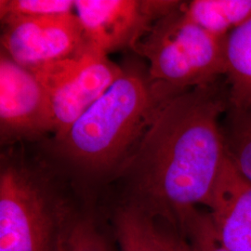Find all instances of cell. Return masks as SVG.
<instances>
[{"instance_id": "obj_14", "label": "cell", "mask_w": 251, "mask_h": 251, "mask_svg": "<svg viewBox=\"0 0 251 251\" xmlns=\"http://www.w3.org/2000/svg\"><path fill=\"white\" fill-rule=\"evenodd\" d=\"M59 251H114L95 219L78 213L70 225Z\"/></svg>"}, {"instance_id": "obj_2", "label": "cell", "mask_w": 251, "mask_h": 251, "mask_svg": "<svg viewBox=\"0 0 251 251\" xmlns=\"http://www.w3.org/2000/svg\"><path fill=\"white\" fill-rule=\"evenodd\" d=\"M122 67L114 84L64 134L37 144L55 170L92 182L117 179L157 110L182 93L153 80L141 60Z\"/></svg>"}, {"instance_id": "obj_4", "label": "cell", "mask_w": 251, "mask_h": 251, "mask_svg": "<svg viewBox=\"0 0 251 251\" xmlns=\"http://www.w3.org/2000/svg\"><path fill=\"white\" fill-rule=\"evenodd\" d=\"M180 2L153 25L134 52L145 59L153 80L184 92L225 76L227 37L194 24L180 9Z\"/></svg>"}, {"instance_id": "obj_12", "label": "cell", "mask_w": 251, "mask_h": 251, "mask_svg": "<svg viewBox=\"0 0 251 251\" xmlns=\"http://www.w3.org/2000/svg\"><path fill=\"white\" fill-rule=\"evenodd\" d=\"M114 230L121 251H162L153 218L141 206L122 202L114 214Z\"/></svg>"}, {"instance_id": "obj_3", "label": "cell", "mask_w": 251, "mask_h": 251, "mask_svg": "<svg viewBox=\"0 0 251 251\" xmlns=\"http://www.w3.org/2000/svg\"><path fill=\"white\" fill-rule=\"evenodd\" d=\"M25 144L0 157V251H59L78 214L60 184V172Z\"/></svg>"}, {"instance_id": "obj_5", "label": "cell", "mask_w": 251, "mask_h": 251, "mask_svg": "<svg viewBox=\"0 0 251 251\" xmlns=\"http://www.w3.org/2000/svg\"><path fill=\"white\" fill-rule=\"evenodd\" d=\"M122 70V65L90 43L70 58L31 69L50 106L54 124L51 137L64 134L114 84Z\"/></svg>"}, {"instance_id": "obj_9", "label": "cell", "mask_w": 251, "mask_h": 251, "mask_svg": "<svg viewBox=\"0 0 251 251\" xmlns=\"http://www.w3.org/2000/svg\"><path fill=\"white\" fill-rule=\"evenodd\" d=\"M208 213L216 236L230 251H251V182L226 157Z\"/></svg>"}, {"instance_id": "obj_15", "label": "cell", "mask_w": 251, "mask_h": 251, "mask_svg": "<svg viewBox=\"0 0 251 251\" xmlns=\"http://www.w3.org/2000/svg\"><path fill=\"white\" fill-rule=\"evenodd\" d=\"M75 11L72 0H0V19L42 17Z\"/></svg>"}, {"instance_id": "obj_8", "label": "cell", "mask_w": 251, "mask_h": 251, "mask_svg": "<svg viewBox=\"0 0 251 251\" xmlns=\"http://www.w3.org/2000/svg\"><path fill=\"white\" fill-rule=\"evenodd\" d=\"M1 50L27 69L80 52L89 41L75 12L1 20Z\"/></svg>"}, {"instance_id": "obj_16", "label": "cell", "mask_w": 251, "mask_h": 251, "mask_svg": "<svg viewBox=\"0 0 251 251\" xmlns=\"http://www.w3.org/2000/svg\"><path fill=\"white\" fill-rule=\"evenodd\" d=\"M152 218L156 239L162 251H192L186 238L175 225L161 218Z\"/></svg>"}, {"instance_id": "obj_13", "label": "cell", "mask_w": 251, "mask_h": 251, "mask_svg": "<svg viewBox=\"0 0 251 251\" xmlns=\"http://www.w3.org/2000/svg\"><path fill=\"white\" fill-rule=\"evenodd\" d=\"M222 124L228 158L251 182V105H230Z\"/></svg>"}, {"instance_id": "obj_11", "label": "cell", "mask_w": 251, "mask_h": 251, "mask_svg": "<svg viewBox=\"0 0 251 251\" xmlns=\"http://www.w3.org/2000/svg\"><path fill=\"white\" fill-rule=\"evenodd\" d=\"M225 59L230 105H251V19L227 36Z\"/></svg>"}, {"instance_id": "obj_6", "label": "cell", "mask_w": 251, "mask_h": 251, "mask_svg": "<svg viewBox=\"0 0 251 251\" xmlns=\"http://www.w3.org/2000/svg\"><path fill=\"white\" fill-rule=\"evenodd\" d=\"M54 133L42 85L31 70L0 52V144L4 148L39 144Z\"/></svg>"}, {"instance_id": "obj_10", "label": "cell", "mask_w": 251, "mask_h": 251, "mask_svg": "<svg viewBox=\"0 0 251 251\" xmlns=\"http://www.w3.org/2000/svg\"><path fill=\"white\" fill-rule=\"evenodd\" d=\"M179 7L194 24L219 37H227L251 19V0L181 1Z\"/></svg>"}, {"instance_id": "obj_7", "label": "cell", "mask_w": 251, "mask_h": 251, "mask_svg": "<svg viewBox=\"0 0 251 251\" xmlns=\"http://www.w3.org/2000/svg\"><path fill=\"white\" fill-rule=\"evenodd\" d=\"M175 0H76L75 11L91 45L109 55L130 50L179 6Z\"/></svg>"}, {"instance_id": "obj_1", "label": "cell", "mask_w": 251, "mask_h": 251, "mask_svg": "<svg viewBox=\"0 0 251 251\" xmlns=\"http://www.w3.org/2000/svg\"><path fill=\"white\" fill-rule=\"evenodd\" d=\"M229 107L222 78L166 101L117 176L123 202L174 225L189 209L207 207L227 157L222 123Z\"/></svg>"}]
</instances>
